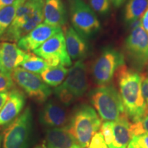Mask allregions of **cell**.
<instances>
[{"label":"cell","mask_w":148,"mask_h":148,"mask_svg":"<svg viewBox=\"0 0 148 148\" xmlns=\"http://www.w3.org/2000/svg\"><path fill=\"white\" fill-rule=\"evenodd\" d=\"M30 53L20 49L17 45L3 42L0 45V73L12 75V71L28 58Z\"/></svg>","instance_id":"cell-12"},{"label":"cell","mask_w":148,"mask_h":148,"mask_svg":"<svg viewBox=\"0 0 148 148\" xmlns=\"http://www.w3.org/2000/svg\"><path fill=\"white\" fill-rule=\"evenodd\" d=\"M34 148H45V145H44V144L42 143V144H41V145H38L36 146Z\"/></svg>","instance_id":"cell-36"},{"label":"cell","mask_w":148,"mask_h":148,"mask_svg":"<svg viewBox=\"0 0 148 148\" xmlns=\"http://www.w3.org/2000/svg\"><path fill=\"white\" fill-rule=\"evenodd\" d=\"M44 23L61 27L66 22V11L63 0H45L43 8Z\"/></svg>","instance_id":"cell-17"},{"label":"cell","mask_w":148,"mask_h":148,"mask_svg":"<svg viewBox=\"0 0 148 148\" xmlns=\"http://www.w3.org/2000/svg\"><path fill=\"white\" fill-rule=\"evenodd\" d=\"M127 57L136 70H142L148 64V34L141 25L131 30L124 44Z\"/></svg>","instance_id":"cell-9"},{"label":"cell","mask_w":148,"mask_h":148,"mask_svg":"<svg viewBox=\"0 0 148 148\" xmlns=\"http://www.w3.org/2000/svg\"><path fill=\"white\" fill-rule=\"evenodd\" d=\"M125 113L132 122L139 121L147 110L141 90V75L124 64L116 72Z\"/></svg>","instance_id":"cell-1"},{"label":"cell","mask_w":148,"mask_h":148,"mask_svg":"<svg viewBox=\"0 0 148 148\" xmlns=\"http://www.w3.org/2000/svg\"><path fill=\"white\" fill-rule=\"evenodd\" d=\"M64 35L66 50L71 60H79L86 56L88 46L84 37L73 27H66Z\"/></svg>","instance_id":"cell-16"},{"label":"cell","mask_w":148,"mask_h":148,"mask_svg":"<svg viewBox=\"0 0 148 148\" xmlns=\"http://www.w3.org/2000/svg\"><path fill=\"white\" fill-rule=\"evenodd\" d=\"M68 71L62 64L55 66H49L45 71L40 74L43 82L51 87H57L62 84L67 75Z\"/></svg>","instance_id":"cell-21"},{"label":"cell","mask_w":148,"mask_h":148,"mask_svg":"<svg viewBox=\"0 0 148 148\" xmlns=\"http://www.w3.org/2000/svg\"><path fill=\"white\" fill-rule=\"evenodd\" d=\"M88 88L87 69L82 60H77L68 71L63 82L55 87L53 92L57 99L68 106L86 93Z\"/></svg>","instance_id":"cell-3"},{"label":"cell","mask_w":148,"mask_h":148,"mask_svg":"<svg viewBox=\"0 0 148 148\" xmlns=\"http://www.w3.org/2000/svg\"><path fill=\"white\" fill-rule=\"evenodd\" d=\"M62 32L61 27L40 23L17 41V46L25 51H34L53 35Z\"/></svg>","instance_id":"cell-13"},{"label":"cell","mask_w":148,"mask_h":148,"mask_svg":"<svg viewBox=\"0 0 148 148\" xmlns=\"http://www.w3.org/2000/svg\"><path fill=\"white\" fill-rule=\"evenodd\" d=\"M1 141H2V134H1V133H0V148H1Z\"/></svg>","instance_id":"cell-37"},{"label":"cell","mask_w":148,"mask_h":148,"mask_svg":"<svg viewBox=\"0 0 148 148\" xmlns=\"http://www.w3.org/2000/svg\"><path fill=\"white\" fill-rule=\"evenodd\" d=\"M141 90L148 110V75H141Z\"/></svg>","instance_id":"cell-28"},{"label":"cell","mask_w":148,"mask_h":148,"mask_svg":"<svg viewBox=\"0 0 148 148\" xmlns=\"http://www.w3.org/2000/svg\"><path fill=\"white\" fill-rule=\"evenodd\" d=\"M126 148H138V147H136V146H135L134 145H133L132 143L130 142V143L128 144V145H127V147Z\"/></svg>","instance_id":"cell-34"},{"label":"cell","mask_w":148,"mask_h":148,"mask_svg":"<svg viewBox=\"0 0 148 148\" xmlns=\"http://www.w3.org/2000/svg\"><path fill=\"white\" fill-rule=\"evenodd\" d=\"M39 120L42 125L53 128L64 127L69 119L66 111L62 105L53 100H49L42 107Z\"/></svg>","instance_id":"cell-15"},{"label":"cell","mask_w":148,"mask_h":148,"mask_svg":"<svg viewBox=\"0 0 148 148\" xmlns=\"http://www.w3.org/2000/svg\"><path fill=\"white\" fill-rule=\"evenodd\" d=\"M45 0H26L16 10L15 16L8 29H13L32 18L43 8Z\"/></svg>","instance_id":"cell-19"},{"label":"cell","mask_w":148,"mask_h":148,"mask_svg":"<svg viewBox=\"0 0 148 148\" xmlns=\"http://www.w3.org/2000/svg\"><path fill=\"white\" fill-rule=\"evenodd\" d=\"M86 148H108L101 132H97L92 136L89 145Z\"/></svg>","instance_id":"cell-26"},{"label":"cell","mask_w":148,"mask_h":148,"mask_svg":"<svg viewBox=\"0 0 148 148\" xmlns=\"http://www.w3.org/2000/svg\"><path fill=\"white\" fill-rule=\"evenodd\" d=\"M21 66L27 71L36 74H40L50 66L45 59L38 56L34 53H30L28 58L24 61Z\"/></svg>","instance_id":"cell-23"},{"label":"cell","mask_w":148,"mask_h":148,"mask_svg":"<svg viewBox=\"0 0 148 148\" xmlns=\"http://www.w3.org/2000/svg\"><path fill=\"white\" fill-rule=\"evenodd\" d=\"M111 3H112V5H114L115 8H119L120 6H121L123 3H125V1L126 0H110Z\"/></svg>","instance_id":"cell-33"},{"label":"cell","mask_w":148,"mask_h":148,"mask_svg":"<svg viewBox=\"0 0 148 148\" xmlns=\"http://www.w3.org/2000/svg\"><path fill=\"white\" fill-rule=\"evenodd\" d=\"M32 121V110L28 106L4 129L2 148H28Z\"/></svg>","instance_id":"cell-5"},{"label":"cell","mask_w":148,"mask_h":148,"mask_svg":"<svg viewBox=\"0 0 148 148\" xmlns=\"http://www.w3.org/2000/svg\"><path fill=\"white\" fill-rule=\"evenodd\" d=\"M14 87V82L12 75L8 74L0 73V92L8 91L13 89Z\"/></svg>","instance_id":"cell-25"},{"label":"cell","mask_w":148,"mask_h":148,"mask_svg":"<svg viewBox=\"0 0 148 148\" xmlns=\"http://www.w3.org/2000/svg\"><path fill=\"white\" fill-rule=\"evenodd\" d=\"M124 64L123 53L113 48H106L92 64V78L99 86L109 84L118 69Z\"/></svg>","instance_id":"cell-6"},{"label":"cell","mask_w":148,"mask_h":148,"mask_svg":"<svg viewBox=\"0 0 148 148\" xmlns=\"http://www.w3.org/2000/svg\"><path fill=\"white\" fill-rule=\"evenodd\" d=\"M8 92L9 91L0 92V110H1V108H2V107L7 100V98H8Z\"/></svg>","instance_id":"cell-31"},{"label":"cell","mask_w":148,"mask_h":148,"mask_svg":"<svg viewBox=\"0 0 148 148\" xmlns=\"http://www.w3.org/2000/svg\"><path fill=\"white\" fill-rule=\"evenodd\" d=\"M43 144L45 148H70L77 143L66 126L47 130Z\"/></svg>","instance_id":"cell-18"},{"label":"cell","mask_w":148,"mask_h":148,"mask_svg":"<svg viewBox=\"0 0 148 148\" xmlns=\"http://www.w3.org/2000/svg\"><path fill=\"white\" fill-rule=\"evenodd\" d=\"M110 0H90V8L94 12L105 15L108 14L110 8Z\"/></svg>","instance_id":"cell-24"},{"label":"cell","mask_w":148,"mask_h":148,"mask_svg":"<svg viewBox=\"0 0 148 148\" xmlns=\"http://www.w3.org/2000/svg\"><path fill=\"white\" fill-rule=\"evenodd\" d=\"M130 143L138 148H148V133L134 136Z\"/></svg>","instance_id":"cell-27"},{"label":"cell","mask_w":148,"mask_h":148,"mask_svg":"<svg viewBox=\"0 0 148 148\" xmlns=\"http://www.w3.org/2000/svg\"><path fill=\"white\" fill-rule=\"evenodd\" d=\"M25 104L23 92L13 88L8 92L7 100L0 110V126L8 125L19 115Z\"/></svg>","instance_id":"cell-14"},{"label":"cell","mask_w":148,"mask_h":148,"mask_svg":"<svg viewBox=\"0 0 148 148\" xmlns=\"http://www.w3.org/2000/svg\"><path fill=\"white\" fill-rule=\"evenodd\" d=\"M139 122L141 125L144 133H148V110L146 112L145 115L142 117V119L139 120Z\"/></svg>","instance_id":"cell-29"},{"label":"cell","mask_w":148,"mask_h":148,"mask_svg":"<svg viewBox=\"0 0 148 148\" xmlns=\"http://www.w3.org/2000/svg\"><path fill=\"white\" fill-rule=\"evenodd\" d=\"M15 0H0V9L12 4Z\"/></svg>","instance_id":"cell-32"},{"label":"cell","mask_w":148,"mask_h":148,"mask_svg":"<svg viewBox=\"0 0 148 148\" xmlns=\"http://www.w3.org/2000/svg\"><path fill=\"white\" fill-rule=\"evenodd\" d=\"M26 0H15L12 4L0 9V40L13 21L16 10Z\"/></svg>","instance_id":"cell-22"},{"label":"cell","mask_w":148,"mask_h":148,"mask_svg":"<svg viewBox=\"0 0 148 148\" xmlns=\"http://www.w3.org/2000/svg\"><path fill=\"white\" fill-rule=\"evenodd\" d=\"M69 13L73 27L84 38L92 36L101 28L95 12L84 0H69Z\"/></svg>","instance_id":"cell-7"},{"label":"cell","mask_w":148,"mask_h":148,"mask_svg":"<svg viewBox=\"0 0 148 148\" xmlns=\"http://www.w3.org/2000/svg\"><path fill=\"white\" fill-rule=\"evenodd\" d=\"M70 148H82L81 147L80 145H79L78 144H75V145H73L72 147H71Z\"/></svg>","instance_id":"cell-35"},{"label":"cell","mask_w":148,"mask_h":148,"mask_svg":"<svg viewBox=\"0 0 148 148\" xmlns=\"http://www.w3.org/2000/svg\"><path fill=\"white\" fill-rule=\"evenodd\" d=\"M101 132L108 148H126L132 138L131 123L125 113L113 121H104Z\"/></svg>","instance_id":"cell-11"},{"label":"cell","mask_w":148,"mask_h":148,"mask_svg":"<svg viewBox=\"0 0 148 148\" xmlns=\"http://www.w3.org/2000/svg\"><path fill=\"white\" fill-rule=\"evenodd\" d=\"M89 98L103 121H116L125 114L119 92L113 85H103L92 90Z\"/></svg>","instance_id":"cell-4"},{"label":"cell","mask_w":148,"mask_h":148,"mask_svg":"<svg viewBox=\"0 0 148 148\" xmlns=\"http://www.w3.org/2000/svg\"><path fill=\"white\" fill-rule=\"evenodd\" d=\"M148 8V0H128L124 10V21L127 25L140 19Z\"/></svg>","instance_id":"cell-20"},{"label":"cell","mask_w":148,"mask_h":148,"mask_svg":"<svg viewBox=\"0 0 148 148\" xmlns=\"http://www.w3.org/2000/svg\"><path fill=\"white\" fill-rule=\"evenodd\" d=\"M140 21H141L142 27L148 34V9L145 11L143 16L140 18Z\"/></svg>","instance_id":"cell-30"},{"label":"cell","mask_w":148,"mask_h":148,"mask_svg":"<svg viewBox=\"0 0 148 148\" xmlns=\"http://www.w3.org/2000/svg\"><path fill=\"white\" fill-rule=\"evenodd\" d=\"M33 51L34 54L45 59L50 66L60 64L70 66L72 64L71 59L66 50L65 38L62 31L53 35Z\"/></svg>","instance_id":"cell-10"},{"label":"cell","mask_w":148,"mask_h":148,"mask_svg":"<svg viewBox=\"0 0 148 148\" xmlns=\"http://www.w3.org/2000/svg\"><path fill=\"white\" fill-rule=\"evenodd\" d=\"M12 77L14 83L27 96L37 102L43 103L51 94V89L43 82L40 75L28 71L23 67L16 68L12 71Z\"/></svg>","instance_id":"cell-8"},{"label":"cell","mask_w":148,"mask_h":148,"mask_svg":"<svg viewBox=\"0 0 148 148\" xmlns=\"http://www.w3.org/2000/svg\"><path fill=\"white\" fill-rule=\"evenodd\" d=\"M101 125V119L97 111L90 105L82 103L73 110L66 127L77 143L82 148H86Z\"/></svg>","instance_id":"cell-2"}]
</instances>
